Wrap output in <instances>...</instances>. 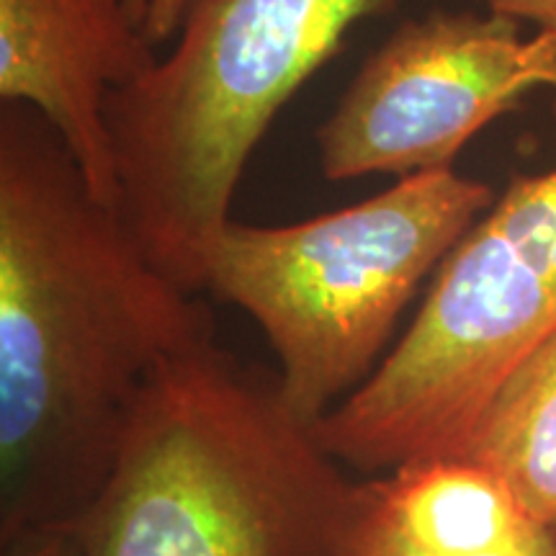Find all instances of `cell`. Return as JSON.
Returning a JSON list of instances; mask_svg holds the SVG:
<instances>
[{
	"label": "cell",
	"instance_id": "1",
	"mask_svg": "<svg viewBox=\"0 0 556 556\" xmlns=\"http://www.w3.org/2000/svg\"><path fill=\"white\" fill-rule=\"evenodd\" d=\"M217 340L37 109L0 103V544L75 528L144 387Z\"/></svg>",
	"mask_w": 556,
	"mask_h": 556
},
{
	"label": "cell",
	"instance_id": "2",
	"mask_svg": "<svg viewBox=\"0 0 556 556\" xmlns=\"http://www.w3.org/2000/svg\"><path fill=\"white\" fill-rule=\"evenodd\" d=\"M353 486L276 374L208 340L152 374L75 531L86 556H332Z\"/></svg>",
	"mask_w": 556,
	"mask_h": 556
},
{
	"label": "cell",
	"instance_id": "3",
	"mask_svg": "<svg viewBox=\"0 0 556 556\" xmlns=\"http://www.w3.org/2000/svg\"><path fill=\"white\" fill-rule=\"evenodd\" d=\"M400 0H189L173 50L109 96L119 212L148 258L189 294L229 219L250 155L353 26Z\"/></svg>",
	"mask_w": 556,
	"mask_h": 556
},
{
	"label": "cell",
	"instance_id": "4",
	"mask_svg": "<svg viewBox=\"0 0 556 556\" xmlns=\"http://www.w3.org/2000/svg\"><path fill=\"white\" fill-rule=\"evenodd\" d=\"M492 201L484 180L448 168L294 225L229 219L206 291L258 325L283 402L317 428L377 374L402 312Z\"/></svg>",
	"mask_w": 556,
	"mask_h": 556
},
{
	"label": "cell",
	"instance_id": "5",
	"mask_svg": "<svg viewBox=\"0 0 556 556\" xmlns=\"http://www.w3.org/2000/svg\"><path fill=\"white\" fill-rule=\"evenodd\" d=\"M554 332L556 168L510 178L438 266L377 374L317 422V441L366 477L464 454L497 387Z\"/></svg>",
	"mask_w": 556,
	"mask_h": 556
},
{
	"label": "cell",
	"instance_id": "6",
	"mask_svg": "<svg viewBox=\"0 0 556 556\" xmlns=\"http://www.w3.org/2000/svg\"><path fill=\"white\" fill-rule=\"evenodd\" d=\"M552 90L556 37L526 39L518 21L484 11H430L389 34L315 131L328 180L454 168L484 127Z\"/></svg>",
	"mask_w": 556,
	"mask_h": 556
},
{
	"label": "cell",
	"instance_id": "7",
	"mask_svg": "<svg viewBox=\"0 0 556 556\" xmlns=\"http://www.w3.org/2000/svg\"><path fill=\"white\" fill-rule=\"evenodd\" d=\"M155 60L127 0H0V103L37 109L109 206L122 197L109 96Z\"/></svg>",
	"mask_w": 556,
	"mask_h": 556
},
{
	"label": "cell",
	"instance_id": "8",
	"mask_svg": "<svg viewBox=\"0 0 556 556\" xmlns=\"http://www.w3.org/2000/svg\"><path fill=\"white\" fill-rule=\"evenodd\" d=\"M332 556H556V536L471 456H428L356 482Z\"/></svg>",
	"mask_w": 556,
	"mask_h": 556
},
{
	"label": "cell",
	"instance_id": "9",
	"mask_svg": "<svg viewBox=\"0 0 556 556\" xmlns=\"http://www.w3.org/2000/svg\"><path fill=\"white\" fill-rule=\"evenodd\" d=\"M464 456L503 479L556 536V332L497 387Z\"/></svg>",
	"mask_w": 556,
	"mask_h": 556
},
{
	"label": "cell",
	"instance_id": "10",
	"mask_svg": "<svg viewBox=\"0 0 556 556\" xmlns=\"http://www.w3.org/2000/svg\"><path fill=\"white\" fill-rule=\"evenodd\" d=\"M186 5H189V0H127L131 21L155 50L176 37Z\"/></svg>",
	"mask_w": 556,
	"mask_h": 556
},
{
	"label": "cell",
	"instance_id": "11",
	"mask_svg": "<svg viewBox=\"0 0 556 556\" xmlns=\"http://www.w3.org/2000/svg\"><path fill=\"white\" fill-rule=\"evenodd\" d=\"M3 556H86L75 528H47L3 544Z\"/></svg>",
	"mask_w": 556,
	"mask_h": 556
},
{
	"label": "cell",
	"instance_id": "12",
	"mask_svg": "<svg viewBox=\"0 0 556 556\" xmlns=\"http://www.w3.org/2000/svg\"><path fill=\"white\" fill-rule=\"evenodd\" d=\"M486 11L500 13L518 24H533L539 31L556 37V0H482Z\"/></svg>",
	"mask_w": 556,
	"mask_h": 556
}]
</instances>
